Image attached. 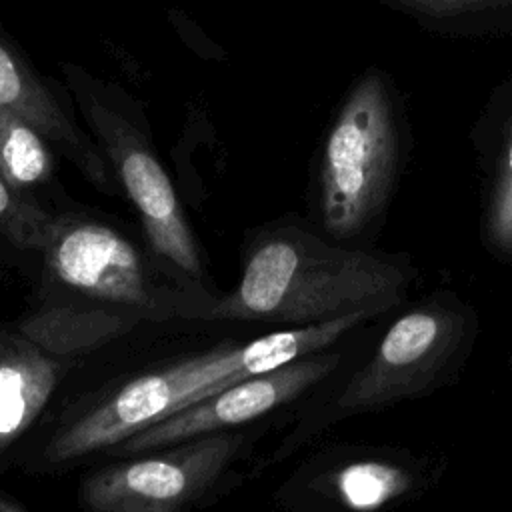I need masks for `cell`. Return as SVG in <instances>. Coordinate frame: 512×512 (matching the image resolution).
Returning a JSON list of instances; mask_svg holds the SVG:
<instances>
[{"instance_id":"2e32d148","label":"cell","mask_w":512,"mask_h":512,"mask_svg":"<svg viewBox=\"0 0 512 512\" xmlns=\"http://www.w3.org/2000/svg\"><path fill=\"white\" fill-rule=\"evenodd\" d=\"M0 512H24L18 504H14L8 498H0Z\"/></svg>"},{"instance_id":"8fae6325","label":"cell","mask_w":512,"mask_h":512,"mask_svg":"<svg viewBox=\"0 0 512 512\" xmlns=\"http://www.w3.org/2000/svg\"><path fill=\"white\" fill-rule=\"evenodd\" d=\"M420 470L408 456L376 452L342 464L332 486L338 502L350 512H378L416 490Z\"/></svg>"},{"instance_id":"9c48e42d","label":"cell","mask_w":512,"mask_h":512,"mask_svg":"<svg viewBox=\"0 0 512 512\" xmlns=\"http://www.w3.org/2000/svg\"><path fill=\"white\" fill-rule=\"evenodd\" d=\"M62 96L0 24V108L32 124L96 190L116 194L120 184L106 156Z\"/></svg>"},{"instance_id":"4fadbf2b","label":"cell","mask_w":512,"mask_h":512,"mask_svg":"<svg viewBox=\"0 0 512 512\" xmlns=\"http://www.w3.org/2000/svg\"><path fill=\"white\" fill-rule=\"evenodd\" d=\"M52 150L32 124L0 108V176L16 194L26 196L30 188L52 178Z\"/></svg>"},{"instance_id":"5b68a950","label":"cell","mask_w":512,"mask_h":512,"mask_svg":"<svg viewBox=\"0 0 512 512\" xmlns=\"http://www.w3.org/2000/svg\"><path fill=\"white\" fill-rule=\"evenodd\" d=\"M476 332V314L454 298H430L408 310L344 384L334 412H372L430 394L464 364Z\"/></svg>"},{"instance_id":"52a82bcc","label":"cell","mask_w":512,"mask_h":512,"mask_svg":"<svg viewBox=\"0 0 512 512\" xmlns=\"http://www.w3.org/2000/svg\"><path fill=\"white\" fill-rule=\"evenodd\" d=\"M44 254L54 276L82 294L128 306L154 318L170 316L174 310L142 254L106 224L58 216Z\"/></svg>"},{"instance_id":"9a60e30c","label":"cell","mask_w":512,"mask_h":512,"mask_svg":"<svg viewBox=\"0 0 512 512\" xmlns=\"http://www.w3.org/2000/svg\"><path fill=\"white\" fill-rule=\"evenodd\" d=\"M56 220L58 216L16 194L0 176V234L12 244L44 252L54 234Z\"/></svg>"},{"instance_id":"8992f818","label":"cell","mask_w":512,"mask_h":512,"mask_svg":"<svg viewBox=\"0 0 512 512\" xmlns=\"http://www.w3.org/2000/svg\"><path fill=\"white\" fill-rule=\"evenodd\" d=\"M242 436L212 432L168 452L100 468L84 480L90 512H184L236 458Z\"/></svg>"},{"instance_id":"7a4b0ae2","label":"cell","mask_w":512,"mask_h":512,"mask_svg":"<svg viewBox=\"0 0 512 512\" xmlns=\"http://www.w3.org/2000/svg\"><path fill=\"white\" fill-rule=\"evenodd\" d=\"M376 314L364 310L316 324H302L266 334L242 346H218L200 356L138 376L56 434L46 446L44 456L50 462H66L116 446L156 420L184 410L242 378L322 352Z\"/></svg>"},{"instance_id":"5bb4252c","label":"cell","mask_w":512,"mask_h":512,"mask_svg":"<svg viewBox=\"0 0 512 512\" xmlns=\"http://www.w3.org/2000/svg\"><path fill=\"white\" fill-rule=\"evenodd\" d=\"M486 236L500 254H512V104L500 124L486 204Z\"/></svg>"},{"instance_id":"7c38bea8","label":"cell","mask_w":512,"mask_h":512,"mask_svg":"<svg viewBox=\"0 0 512 512\" xmlns=\"http://www.w3.org/2000/svg\"><path fill=\"white\" fill-rule=\"evenodd\" d=\"M412 24L446 38L512 32V0H374Z\"/></svg>"},{"instance_id":"30bf717a","label":"cell","mask_w":512,"mask_h":512,"mask_svg":"<svg viewBox=\"0 0 512 512\" xmlns=\"http://www.w3.org/2000/svg\"><path fill=\"white\" fill-rule=\"evenodd\" d=\"M58 382L54 358L28 340L0 344V450L16 442L46 406Z\"/></svg>"},{"instance_id":"277c9868","label":"cell","mask_w":512,"mask_h":512,"mask_svg":"<svg viewBox=\"0 0 512 512\" xmlns=\"http://www.w3.org/2000/svg\"><path fill=\"white\" fill-rule=\"evenodd\" d=\"M60 74L120 190L138 210L150 248L184 274L198 278L202 262L196 240L138 102L124 88L96 78L76 62H60Z\"/></svg>"},{"instance_id":"6da1fadb","label":"cell","mask_w":512,"mask_h":512,"mask_svg":"<svg viewBox=\"0 0 512 512\" xmlns=\"http://www.w3.org/2000/svg\"><path fill=\"white\" fill-rule=\"evenodd\" d=\"M408 278L406 266L388 256L282 228L256 244L238 286L200 316L316 324L364 310L380 314L402 300Z\"/></svg>"},{"instance_id":"3957f363","label":"cell","mask_w":512,"mask_h":512,"mask_svg":"<svg viewBox=\"0 0 512 512\" xmlns=\"http://www.w3.org/2000/svg\"><path fill=\"white\" fill-rule=\"evenodd\" d=\"M410 148V128L392 78L366 68L344 94L322 140L318 210L324 230L346 240L388 206Z\"/></svg>"},{"instance_id":"ba28073f","label":"cell","mask_w":512,"mask_h":512,"mask_svg":"<svg viewBox=\"0 0 512 512\" xmlns=\"http://www.w3.org/2000/svg\"><path fill=\"white\" fill-rule=\"evenodd\" d=\"M340 364L338 352H316L268 372L242 378L184 410L156 420L120 444L122 454H138L254 420L312 388Z\"/></svg>"}]
</instances>
